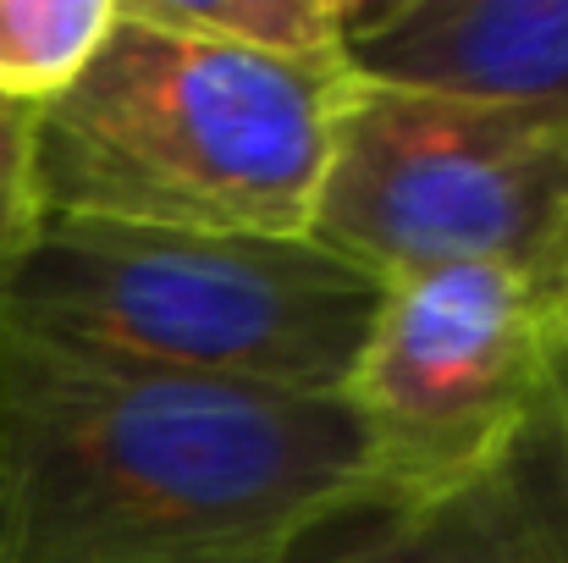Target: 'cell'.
<instances>
[{"instance_id": "6da1fadb", "label": "cell", "mask_w": 568, "mask_h": 563, "mask_svg": "<svg viewBox=\"0 0 568 563\" xmlns=\"http://www.w3.org/2000/svg\"><path fill=\"white\" fill-rule=\"evenodd\" d=\"M371 509L354 409L0 326V563H282Z\"/></svg>"}, {"instance_id": "7a4b0ae2", "label": "cell", "mask_w": 568, "mask_h": 563, "mask_svg": "<svg viewBox=\"0 0 568 563\" xmlns=\"http://www.w3.org/2000/svg\"><path fill=\"white\" fill-rule=\"evenodd\" d=\"M348 67L265 61L133 0L89 67L33 111L39 221L310 238Z\"/></svg>"}, {"instance_id": "3957f363", "label": "cell", "mask_w": 568, "mask_h": 563, "mask_svg": "<svg viewBox=\"0 0 568 563\" xmlns=\"http://www.w3.org/2000/svg\"><path fill=\"white\" fill-rule=\"evenodd\" d=\"M381 282L315 238H221L44 215L0 282V326L139 371L348 398Z\"/></svg>"}, {"instance_id": "277c9868", "label": "cell", "mask_w": 568, "mask_h": 563, "mask_svg": "<svg viewBox=\"0 0 568 563\" xmlns=\"http://www.w3.org/2000/svg\"><path fill=\"white\" fill-rule=\"evenodd\" d=\"M310 238L376 282L497 265L552 299L568 271V122L348 78Z\"/></svg>"}, {"instance_id": "5b68a950", "label": "cell", "mask_w": 568, "mask_h": 563, "mask_svg": "<svg viewBox=\"0 0 568 563\" xmlns=\"http://www.w3.org/2000/svg\"><path fill=\"white\" fill-rule=\"evenodd\" d=\"M552 360V299L514 271L436 265L381 282L343 398L365 436L371 509L447 497L503 464Z\"/></svg>"}, {"instance_id": "8992f818", "label": "cell", "mask_w": 568, "mask_h": 563, "mask_svg": "<svg viewBox=\"0 0 568 563\" xmlns=\"http://www.w3.org/2000/svg\"><path fill=\"white\" fill-rule=\"evenodd\" d=\"M343 67L568 122V0H348Z\"/></svg>"}, {"instance_id": "52a82bcc", "label": "cell", "mask_w": 568, "mask_h": 563, "mask_svg": "<svg viewBox=\"0 0 568 563\" xmlns=\"http://www.w3.org/2000/svg\"><path fill=\"white\" fill-rule=\"evenodd\" d=\"M530 425L480 481L408 509L343 514L282 563H568L552 531Z\"/></svg>"}, {"instance_id": "ba28073f", "label": "cell", "mask_w": 568, "mask_h": 563, "mask_svg": "<svg viewBox=\"0 0 568 563\" xmlns=\"http://www.w3.org/2000/svg\"><path fill=\"white\" fill-rule=\"evenodd\" d=\"M166 28L199 39L293 61V67H343L348 0H133Z\"/></svg>"}, {"instance_id": "9c48e42d", "label": "cell", "mask_w": 568, "mask_h": 563, "mask_svg": "<svg viewBox=\"0 0 568 563\" xmlns=\"http://www.w3.org/2000/svg\"><path fill=\"white\" fill-rule=\"evenodd\" d=\"M116 0H0V100L44 111L100 50Z\"/></svg>"}, {"instance_id": "30bf717a", "label": "cell", "mask_w": 568, "mask_h": 563, "mask_svg": "<svg viewBox=\"0 0 568 563\" xmlns=\"http://www.w3.org/2000/svg\"><path fill=\"white\" fill-rule=\"evenodd\" d=\"M39 232L33 199V111L0 100V282L22 260L28 238Z\"/></svg>"}, {"instance_id": "8fae6325", "label": "cell", "mask_w": 568, "mask_h": 563, "mask_svg": "<svg viewBox=\"0 0 568 563\" xmlns=\"http://www.w3.org/2000/svg\"><path fill=\"white\" fill-rule=\"evenodd\" d=\"M530 442H536V464H541L552 531H558V547H564V559H568V360L564 354L552 360V381H547V398L536 409Z\"/></svg>"}, {"instance_id": "7c38bea8", "label": "cell", "mask_w": 568, "mask_h": 563, "mask_svg": "<svg viewBox=\"0 0 568 563\" xmlns=\"http://www.w3.org/2000/svg\"><path fill=\"white\" fill-rule=\"evenodd\" d=\"M552 338H558V354L568 360V271L558 282V293H552Z\"/></svg>"}]
</instances>
